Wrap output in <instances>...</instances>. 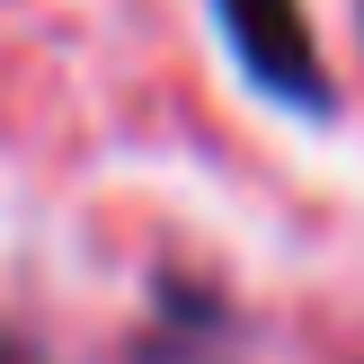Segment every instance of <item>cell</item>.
Segmentation results:
<instances>
[{"mask_svg": "<svg viewBox=\"0 0 364 364\" xmlns=\"http://www.w3.org/2000/svg\"><path fill=\"white\" fill-rule=\"evenodd\" d=\"M223 9V36L240 53V71L284 107H329L320 89V53H311V27H302L294 0H213Z\"/></svg>", "mask_w": 364, "mask_h": 364, "instance_id": "obj_1", "label": "cell"}]
</instances>
